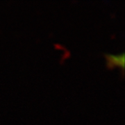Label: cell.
<instances>
[{
	"label": "cell",
	"mask_w": 125,
	"mask_h": 125,
	"mask_svg": "<svg viewBox=\"0 0 125 125\" xmlns=\"http://www.w3.org/2000/svg\"><path fill=\"white\" fill-rule=\"evenodd\" d=\"M104 57L106 60V67L109 70H113L115 67H118L122 69V74H124L125 71V54L122 53L120 54H104Z\"/></svg>",
	"instance_id": "6da1fadb"
}]
</instances>
